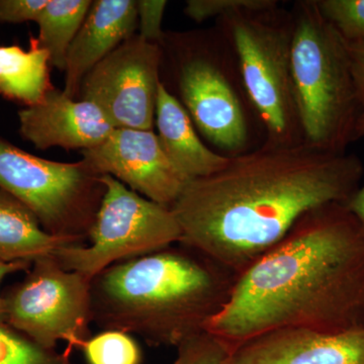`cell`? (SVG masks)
Here are the masks:
<instances>
[{
  "instance_id": "obj_1",
  "label": "cell",
  "mask_w": 364,
  "mask_h": 364,
  "mask_svg": "<svg viewBox=\"0 0 364 364\" xmlns=\"http://www.w3.org/2000/svg\"><path fill=\"white\" fill-rule=\"evenodd\" d=\"M355 154L269 146L230 157L224 168L189 182L172 205L179 243L240 274L309 210L347 205L361 186Z\"/></svg>"
},
{
  "instance_id": "obj_2",
  "label": "cell",
  "mask_w": 364,
  "mask_h": 364,
  "mask_svg": "<svg viewBox=\"0 0 364 364\" xmlns=\"http://www.w3.org/2000/svg\"><path fill=\"white\" fill-rule=\"evenodd\" d=\"M364 329V225L343 203L309 210L237 275L205 332L233 348L279 329Z\"/></svg>"
},
{
  "instance_id": "obj_3",
  "label": "cell",
  "mask_w": 364,
  "mask_h": 364,
  "mask_svg": "<svg viewBox=\"0 0 364 364\" xmlns=\"http://www.w3.org/2000/svg\"><path fill=\"white\" fill-rule=\"evenodd\" d=\"M237 275L181 243L122 261L91 280L93 323L177 348L205 333Z\"/></svg>"
},
{
  "instance_id": "obj_4",
  "label": "cell",
  "mask_w": 364,
  "mask_h": 364,
  "mask_svg": "<svg viewBox=\"0 0 364 364\" xmlns=\"http://www.w3.org/2000/svg\"><path fill=\"white\" fill-rule=\"evenodd\" d=\"M291 14V71L304 141L315 149L343 154L355 142L360 114L345 43L316 0L296 1Z\"/></svg>"
},
{
  "instance_id": "obj_5",
  "label": "cell",
  "mask_w": 364,
  "mask_h": 364,
  "mask_svg": "<svg viewBox=\"0 0 364 364\" xmlns=\"http://www.w3.org/2000/svg\"><path fill=\"white\" fill-rule=\"evenodd\" d=\"M242 83L269 146L305 143L291 71L294 20L280 9L240 11L220 18Z\"/></svg>"
},
{
  "instance_id": "obj_6",
  "label": "cell",
  "mask_w": 364,
  "mask_h": 364,
  "mask_svg": "<svg viewBox=\"0 0 364 364\" xmlns=\"http://www.w3.org/2000/svg\"><path fill=\"white\" fill-rule=\"evenodd\" d=\"M0 188L30 208L48 233L85 245L105 186L82 161H50L0 139Z\"/></svg>"
},
{
  "instance_id": "obj_7",
  "label": "cell",
  "mask_w": 364,
  "mask_h": 364,
  "mask_svg": "<svg viewBox=\"0 0 364 364\" xmlns=\"http://www.w3.org/2000/svg\"><path fill=\"white\" fill-rule=\"evenodd\" d=\"M105 193L90 245L60 248L62 267L92 280L105 269L179 243L181 230L171 208L139 195L111 176H100Z\"/></svg>"
},
{
  "instance_id": "obj_8",
  "label": "cell",
  "mask_w": 364,
  "mask_h": 364,
  "mask_svg": "<svg viewBox=\"0 0 364 364\" xmlns=\"http://www.w3.org/2000/svg\"><path fill=\"white\" fill-rule=\"evenodd\" d=\"M6 323L46 349L82 350L91 337V279L60 265L55 256L33 262L25 279L4 294Z\"/></svg>"
},
{
  "instance_id": "obj_9",
  "label": "cell",
  "mask_w": 364,
  "mask_h": 364,
  "mask_svg": "<svg viewBox=\"0 0 364 364\" xmlns=\"http://www.w3.org/2000/svg\"><path fill=\"white\" fill-rule=\"evenodd\" d=\"M225 41L215 54L184 60L178 85L182 105L193 123L213 145L233 157L255 149L251 143L253 124L260 122L242 83L234 53Z\"/></svg>"
},
{
  "instance_id": "obj_10",
  "label": "cell",
  "mask_w": 364,
  "mask_h": 364,
  "mask_svg": "<svg viewBox=\"0 0 364 364\" xmlns=\"http://www.w3.org/2000/svg\"><path fill=\"white\" fill-rule=\"evenodd\" d=\"M161 58L156 43L132 37L85 76L82 100L97 105L116 128L153 131Z\"/></svg>"
},
{
  "instance_id": "obj_11",
  "label": "cell",
  "mask_w": 364,
  "mask_h": 364,
  "mask_svg": "<svg viewBox=\"0 0 364 364\" xmlns=\"http://www.w3.org/2000/svg\"><path fill=\"white\" fill-rule=\"evenodd\" d=\"M81 154L93 173L114 177L165 207L171 208L191 182L170 161L153 131L116 128L104 142Z\"/></svg>"
},
{
  "instance_id": "obj_12",
  "label": "cell",
  "mask_w": 364,
  "mask_h": 364,
  "mask_svg": "<svg viewBox=\"0 0 364 364\" xmlns=\"http://www.w3.org/2000/svg\"><path fill=\"white\" fill-rule=\"evenodd\" d=\"M225 364H364V329L274 330L230 349Z\"/></svg>"
},
{
  "instance_id": "obj_13",
  "label": "cell",
  "mask_w": 364,
  "mask_h": 364,
  "mask_svg": "<svg viewBox=\"0 0 364 364\" xmlns=\"http://www.w3.org/2000/svg\"><path fill=\"white\" fill-rule=\"evenodd\" d=\"M18 119L21 135L40 150L91 149L116 129L97 105L54 87L39 104L18 112Z\"/></svg>"
},
{
  "instance_id": "obj_14",
  "label": "cell",
  "mask_w": 364,
  "mask_h": 364,
  "mask_svg": "<svg viewBox=\"0 0 364 364\" xmlns=\"http://www.w3.org/2000/svg\"><path fill=\"white\" fill-rule=\"evenodd\" d=\"M136 18V1L92 2L67 52L63 90L66 95L75 100L85 76L119 45L133 37Z\"/></svg>"
},
{
  "instance_id": "obj_15",
  "label": "cell",
  "mask_w": 364,
  "mask_h": 364,
  "mask_svg": "<svg viewBox=\"0 0 364 364\" xmlns=\"http://www.w3.org/2000/svg\"><path fill=\"white\" fill-rule=\"evenodd\" d=\"M155 121L165 154L189 181L212 176L230 161V157L214 152L202 142L188 112L162 82Z\"/></svg>"
},
{
  "instance_id": "obj_16",
  "label": "cell",
  "mask_w": 364,
  "mask_h": 364,
  "mask_svg": "<svg viewBox=\"0 0 364 364\" xmlns=\"http://www.w3.org/2000/svg\"><path fill=\"white\" fill-rule=\"evenodd\" d=\"M74 245L81 244L48 233L30 208L0 188V261L33 263Z\"/></svg>"
},
{
  "instance_id": "obj_17",
  "label": "cell",
  "mask_w": 364,
  "mask_h": 364,
  "mask_svg": "<svg viewBox=\"0 0 364 364\" xmlns=\"http://www.w3.org/2000/svg\"><path fill=\"white\" fill-rule=\"evenodd\" d=\"M28 50L0 46V95L26 107L39 104L52 90L49 53L31 38Z\"/></svg>"
},
{
  "instance_id": "obj_18",
  "label": "cell",
  "mask_w": 364,
  "mask_h": 364,
  "mask_svg": "<svg viewBox=\"0 0 364 364\" xmlns=\"http://www.w3.org/2000/svg\"><path fill=\"white\" fill-rule=\"evenodd\" d=\"M90 0H49L36 23L38 44L49 53L53 66L65 69L67 52L90 11Z\"/></svg>"
},
{
  "instance_id": "obj_19",
  "label": "cell",
  "mask_w": 364,
  "mask_h": 364,
  "mask_svg": "<svg viewBox=\"0 0 364 364\" xmlns=\"http://www.w3.org/2000/svg\"><path fill=\"white\" fill-rule=\"evenodd\" d=\"M0 364H75L68 351L46 349L0 322Z\"/></svg>"
},
{
  "instance_id": "obj_20",
  "label": "cell",
  "mask_w": 364,
  "mask_h": 364,
  "mask_svg": "<svg viewBox=\"0 0 364 364\" xmlns=\"http://www.w3.org/2000/svg\"><path fill=\"white\" fill-rule=\"evenodd\" d=\"M88 364H141L142 350L129 333L105 330L83 346Z\"/></svg>"
},
{
  "instance_id": "obj_21",
  "label": "cell",
  "mask_w": 364,
  "mask_h": 364,
  "mask_svg": "<svg viewBox=\"0 0 364 364\" xmlns=\"http://www.w3.org/2000/svg\"><path fill=\"white\" fill-rule=\"evenodd\" d=\"M316 4L345 43H364V0H316Z\"/></svg>"
},
{
  "instance_id": "obj_22",
  "label": "cell",
  "mask_w": 364,
  "mask_h": 364,
  "mask_svg": "<svg viewBox=\"0 0 364 364\" xmlns=\"http://www.w3.org/2000/svg\"><path fill=\"white\" fill-rule=\"evenodd\" d=\"M176 358L170 364H225L230 347L208 333L188 340L177 347Z\"/></svg>"
},
{
  "instance_id": "obj_23",
  "label": "cell",
  "mask_w": 364,
  "mask_h": 364,
  "mask_svg": "<svg viewBox=\"0 0 364 364\" xmlns=\"http://www.w3.org/2000/svg\"><path fill=\"white\" fill-rule=\"evenodd\" d=\"M277 0H188L184 13L191 20L203 21L240 11H260L279 6Z\"/></svg>"
},
{
  "instance_id": "obj_24",
  "label": "cell",
  "mask_w": 364,
  "mask_h": 364,
  "mask_svg": "<svg viewBox=\"0 0 364 364\" xmlns=\"http://www.w3.org/2000/svg\"><path fill=\"white\" fill-rule=\"evenodd\" d=\"M167 2L164 0H139L136 1V13L140 18L139 37L151 43L163 39L162 20Z\"/></svg>"
},
{
  "instance_id": "obj_25",
  "label": "cell",
  "mask_w": 364,
  "mask_h": 364,
  "mask_svg": "<svg viewBox=\"0 0 364 364\" xmlns=\"http://www.w3.org/2000/svg\"><path fill=\"white\" fill-rule=\"evenodd\" d=\"M345 47L348 54L352 78H353L359 105H360V114H359L355 133H354V140L358 141L364 138V43H359V44L345 43Z\"/></svg>"
},
{
  "instance_id": "obj_26",
  "label": "cell",
  "mask_w": 364,
  "mask_h": 364,
  "mask_svg": "<svg viewBox=\"0 0 364 364\" xmlns=\"http://www.w3.org/2000/svg\"><path fill=\"white\" fill-rule=\"evenodd\" d=\"M49 0H0V21L21 23L37 21Z\"/></svg>"
},
{
  "instance_id": "obj_27",
  "label": "cell",
  "mask_w": 364,
  "mask_h": 364,
  "mask_svg": "<svg viewBox=\"0 0 364 364\" xmlns=\"http://www.w3.org/2000/svg\"><path fill=\"white\" fill-rule=\"evenodd\" d=\"M33 263L28 262H11L7 263L0 261V284L4 282L7 275L13 273L26 272L32 267ZM0 322L6 323V303H4V294H0Z\"/></svg>"
},
{
  "instance_id": "obj_28",
  "label": "cell",
  "mask_w": 364,
  "mask_h": 364,
  "mask_svg": "<svg viewBox=\"0 0 364 364\" xmlns=\"http://www.w3.org/2000/svg\"><path fill=\"white\" fill-rule=\"evenodd\" d=\"M346 205L364 225V186L359 188L355 195L352 196L351 200Z\"/></svg>"
}]
</instances>
